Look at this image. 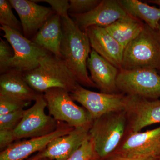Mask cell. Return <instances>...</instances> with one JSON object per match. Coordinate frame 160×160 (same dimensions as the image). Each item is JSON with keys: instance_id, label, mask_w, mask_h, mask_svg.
<instances>
[{"instance_id": "6da1fadb", "label": "cell", "mask_w": 160, "mask_h": 160, "mask_svg": "<svg viewBox=\"0 0 160 160\" xmlns=\"http://www.w3.org/2000/svg\"><path fill=\"white\" fill-rule=\"evenodd\" d=\"M61 22L63 36L60 52L62 58L77 82L81 86L98 88L87 71V60L91 52L88 35L69 17L61 18Z\"/></svg>"}, {"instance_id": "7a4b0ae2", "label": "cell", "mask_w": 160, "mask_h": 160, "mask_svg": "<svg viewBox=\"0 0 160 160\" xmlns=\"http://www.w3.org/2000/svg\"><path fill=\"white\" fill-rule=\"evenodd\" d=\"M23 77L32 88L41 93L53 88H62L71 93L78 84L64 60L50 52L41 60L36 68L23 72Z\"/></svg>"}, {"instance_id": "3957f363", "label": "cell", "mask_w": 160, "mask_h": 160, "mask_svg": "<svg viewBox=\"0 0 160 160\" xmlns=\"http://www.w3.org/2000/svg\"><path fill=\"white\" fill-rule=\"evenodd\" d=\"M160 69V34L144 25L140 34L124 49L122 69Z\"/></svg>"}, {"instance_id": "277c9868", "label": "cell", "mask_w": 160, "mask_h": 160, "mask_svg": "<svg viewBox=\"0 0 160 160\" xmlns=\"http://www.w3.org/2000/svg\"><path fill=\"white\" fill-rule=\"evenodd\" d=\"M126 128L125 110L111 112L93 120L89 134L100 159L115 152L125 136Z\"/></svg>"}, {"instance_id": "5b68a950", "label": "cell", "mask_w": 160, "mask_h": 160, "mask_svg": "<svg viewBox=\"0 0 160 160\" xmlns=\"http://www.w3.org/2000/svg\"><path fill=\"white\" fill-rule=\"evenodd\" d=\"M49 114L58 122L74 128L91 127L93 120L83 107L78 106L70 93L60 88H51L43 93Z\"/></svg>"}, {"instance_id": "8992f818", "label": "cell", "mask_w": 160, "mask_h": 160, "mask_svg": "<svg viewBox=\"0 0 160 160\" xmlns=\"http://www.w3.org/2000/svg\"><path fill=\"white\" fill-rule=\"evenodd\" d=\"M116 83L120 93L149 99L160 98V75L156 69H120Z\"/></svg>"}, {"instance_id": "52a82bcc", "label": "cell", "mask_w": 160, "mask_h": 160, "mask_svg": "<svg viewBox=\"0 0 160 160\" xmlns=\"http://www.w3.org/2000/svg\"><path fill=\"white\" fill-rule=\"evenodd\" d=\"M1 29L4 32L3 37L14 51L9 69L23 72L31 71L38 66L40 61L49 52L19 31L5 26H2Z\"/></svg>"}, {"instance_id": "ba28073f", "label": "cell", "mask_w": 160, "mask_h": 160, "mask_svg": "<svg viewBox=\"0 0 160 160\" xmlns=\"http://www.w3.org/2000/svg\"><path fill=\"white\" fill-rule=\"evenodd\" d=\"M47 107L43 93H41L29 109H26L19 124L13 130L16 140L25 138H38L56 130L59 122L45 112Z\"/></svg>"}, {"instance_id": "9c48e42d", "label": "cell", "mask_w": 160, "mask_h": 160, "mask_svg": "<svg viewBox=\"0 0 160 160\" xmlns=\"http://www.w3.org/2000/svg\"><path fill=\"white\" fill-rule=\"evenodd\" d=\"M70 95L87 110L93 120L111 112L124 110L127 97L122 93L106 94L90 91L78 83Z\"/></svg>"}, {"instance_id": "30bf717a", "label": "cell", "mask_w": 160, "mask_h": 160, "mask_svg": "<svg viewBox=\"0 0 160 160\" xmlns=\"http://www.w3.org/2000/svg\"><path fill=\"white\" fill-rule=\"evenodd\" d=\"M124 110L127 118L126 134L140 132L147 126L160 123L159 99L127 95Z\"/></svg>"}, {"instance_id": "8fae6325", "label": "cell", "mask_w": 160, "mask_h": 160, "mask_svg": "<svg viewBox=\"0 0 160 160\" xmlns=\"http://www.w3.org/2000/svg\"><path fill=\"white\" fill-rule=\"evenodd\" d=\"M115 152L131 156L160 158V126L146 131L125 134Z\"/></svg>"}, {"instance_id": "7c38bea8", "label": "cell", "mask_w": 160, "mask_h": 160, "mask_svg": "<svg viewBox=\"0 0 160 160\" xmlns=\"http://www.w3.org/2000/svg\"><path fill=\"white\" fill-rule=\"evenodd\" d=\"M9 2L18 15L23 35L29 39L31 40L46 21L56 13L52 8L38 5L32 0H9Z\"/></svg>"}, {"instance_id": "4fadbf2b", "label": "cell", "mask_w": 160, "mask_h": 160, "mask_svg": "<svg viewBox=\"0 0 160 160\" xmlns=\"http://www.w3.org/2000/svg\"><path fill=\"white\" fill-rule=\"evenodd\" d=\"M89 127L74 128L68 134L56 138L29 160H67L89 136Z\"/></svg>"}, {"instance_id": "5bb4252c", "label": "cell", "mask_w": 160, "mask_h": 160, "mask_svg": "<svg viewBox=\"0 0 160 160\" xmlns=\"http://www.w3.org/2000/svg\"><path fill=\"white\" fill-rule=\"evenodd\" d=\"M74 129L66 123L59 122L57 129L50 134L12 143L1 151L0 160H25L34 152L42 151L52 140L68 134Z\"/></svg>"}, {"instance_id": "9a60e30c", "label": "cell", "mask_w": 160, "mask_h": 160, "mask_svg": "<svg viewBox=\"0 0 160 160\" xmlns=\"http://www.w3.org/2000/svg\"><path fill=\"white\" fill-rule=\"evenodd\" d=\"M129 16L119 0H102L91 11L72 17L74 18V22L79 29L85 32L92 26L106 28L117 20Z\"/></svg>"}, {"instance_id": "2e32d148", "label": "cell", "mask_w": 160, "mask_h": 160, "mask_svg": "<svg viewBox=\"0 0 160 160\" xmlns=\"http://www.w3.org/2000/svg\"><path fill=\"white\" fill-rule=\"evenodd\" d=\"M92 49L120 70L124 48L104 27H89L85 31Z\"/></svg>"}, {"instance_id": "e0dca14e", "label": "cell", "mask_w": 160, "mask_h": 160, "mask_svg": "<svg viewBox=\"0 0 160 160\" xmlns=\"http://www.w3.org/2000/svg\"><path fill=\"white\" fill-rule=\"evenodd\" d=\"M91 78L99 89L106 94L120 93L117 86V78L119 69L92 49L87 62Z\"/></svg>"}, {"instance_id": "ac0fdd59", "label": "cell", "mask_w": 160, "mask_h": 160, "mask_svg": "<svg viewBox=\"0 0 160 160\" xmlns=\"http://www.w3.org/2000/svg\"><path fill=\"white\" fill-rule=\"evenodd\" d=\"M40 94L29 86L22 72L11 69L1 74L0 94L30 102L35 101Z\"/></svg>"}, {"instance_id": "d6986e66", "label": "cell", "mask_w": 160, "mask_h": 160, "mask_svg": "<svg viewBox=\"0 0 160 160\" xmlns=\"http://www.w3.org/2000/svg\"><path fill=\"white\" fill-rule=\"evenodd\" d=\"M62 36L61 18L56 13L46 21L31 40L43 49L62 58L60 48Z\"/></svg>"}, {"instance_id": "ffe728a7", "label": "cell", "mask_w": 160, "mask_h": 160, "mask_svg": "<svg viewBox=\"0 0 160 160\" xmlns=\"http://www.w3.org/2000/svg\"><path fill=\"white\" fill-rule=\"evenodd\" d=\"M144 25L142 21L129 15L117 20L105 28L125 49L140 34Z\"/></svg>"}, {"instance_id": "44dd1931", "label": "cell", "mask_w": 160, "mask_h": 160, "mask_svg": "<svg viewBox=\"0 0 160 160\" xmlns=\"http://www.w3.org/2000/svg\"><path fill=\"white\" fill-rule=\"evenodd\" d=\"M125 11L152 29H158L160 22V8L149 6L138 0H119Z\"/></svg>"}, {"instance_id": "7402d4cb", "label": "cell", "mask_w": 160, "mask_h": 160, "mask_svg": "<svg viewBox=\"0 0 160 160\" xmlns=\"http://www.w3.org/2000/svg\"><path fill=\"white\" fill-rule=\"evenodd\" d=\"M12 8L9 1L0 0V23L2 26H7L22 33V24L15 16Z\"/></svg>"}, {"instance_id": "603a6c76", "label": "cell", "mask_w": 160, "mask_h": 160, "mask_svg": "<svg viewBox=\"0 0 160 160\" xmlns=\"http://www.w3.org/2000/svg\"><path fill=\"white\" fill-rule=\"evenodd\" d=\"M97 156L94 143L89 134L84 142L67 160H92Z\"/></svg>"}, {"instance_id": "cb8c5ba5", "label": "cell", "mask_w": 160, "mask_h": 160, "mask_svg": "<svg viewBox=\"0 0 160 160\" xmlns=\"http://www.w3.org/2000/svg\"><path fill=\"white\" fill-rule=\"evenodd\" d=\"M101 0H70L68 13L71 16L91 11L101 2Z\"/></svg>"}, {"instance_id": "d4e9b609", "label": "cell", "mask_w": 160, "mask_h": 160, "mask_svg": "<svg viewBox=\"0 0 160 160\" xmlns=\"http://www.w3.org/2000/svg\"><path fill=\"white\" fill-rule=\"evenodd\" d=\"M29 102L0 94V115L6 114L24 108Z\"/></svg>"}, {"instance_id": "484cf974", "label": "cell", "mask_w": 160, "mask_h": 160, "mask_svg": "<svg viewBox=\"0 0 160 160\" xmlns=\"http://www.w3.org/2000/svg\"><path fill=\"white\" fill-rule=\"evenodd\" d=\"M26 109H22L0 115V130H13L23 117Z\"/></svg>"}, {"instance_id": "4316f807", "label": "cell", "mask_w": 160, "mask_h": 160, "mask_svg": "<svg viewBox=\"0 0 160 160\" xmlns=\"http://www.w3.org/2000/svg\"><path fill=\"white\" fill-rule=\"evenodd\" d=\"M0 73L1 74L9 70V65L14 53L12 52L8 43L0 39Z\"/></svg>"}, {"instance_id": "83f0119b", "label": "cell", "mask_w": 160, "mask_h": 160, "mask_svg": "<svg viewBox=\"0 0 160 160\" xmlns=\"http://www.w3.org/2000/svg\"><path fill=\"white\" fill-rule=\"evenodd\" d=\"M34 2H45L49 4L51 6L56 13L60 16L61 18H67L69 17V1L68 0H32Z\"/></svg>"}, {"instance_id": "f1b7e54d", "label": "cell", "mask_w": 160, "mask_h": 160, "mask_svg": "<svg viewBox=\"0 0 160 160\" xmlns=\"http://www.w3.org/2000/svg\"><path fill=\"white\" fill-rule=\"evenodd\" d=\"M99 160H160V158L153 157L131 156L114 152L104 158H99Z\"/></svg>"}, {"instance_id": "f546056e", "label": "cell", "mask_w": 160, "mask_h": 160, "mask_svg": "<svg viewBox=\"0 0 160 160\" xmlns=\"http://www.w3.org/2000/svg\"><path fill=\"white\" fill-rule=\"evenodd\" d=\"M13 130H0V149L2 151L15 141Z\"/></svg>"}, {"instance_id": "4dcf8cb0", "label": "cell", "mask_w": 160, "mask_h": 160, "mask_svg": "<svg viewBox=\"0 0 160 160\" xmlns=\"http://www.w3.org/2000/svg\"><path fill=\"white\" fill-rule=\"evenodd\" d=\"M147 2L149 3H152V4L157 5L160 7V0H149V1H148Z\"/></svg>"}, {"instance_id": "1f68e13d", "label": "cell", "mask_w": 160, "mask_h": 160, "mask_svg": "<svg viewBox=\"0 0 160 160\" xmlns=\"http://www.w3.org/2000/svg\"><path fill=\"white\" fill-rule=\"evenodd\" d=\"M92 160H99V158L98 156H97L95 158Z\"/></svg>"}, {"instance_id": "d6a6232c", "label": "cell", "mask_w": 160, "mask_h": 160, "mask_svg": "<svg viewBox=\"0 0 160 160\" xmlns=\"http://www.w3.org/2000/svg\"><path fill=\"white\" fill-rule=\"evenodd\" d=\"M158 30L160 34V22L159 23L158 28Z\"/></svg>"}, {"instance_id": "836d02e7", "label": "cell", "mask_w": 160, "mask_h": 160, "mask_svg": "<svg viewBox=\"0 0 160 160\" xmlns=\"http://www.w3.org/2000/svg\"><path fill=\"white\" fill-rule=\"evenodd\" d=\"M38 160H50L48 159L45 158V159H41Z\"/></svg>"}, {"instance_id": "e575fe53", "label": "cell", "mask_w": 160, "mask_h": 160, "mask_svg": "<svg viewBox=\"0 0 160 160\" xmlns=\"http://www.w3.org/2000/svg\"><path fill=\"white\" fill-rule=\"evenodd\" d=\"M159 74L160 75V69H158V70H157Z\"/></svg>"}]
</instances>
